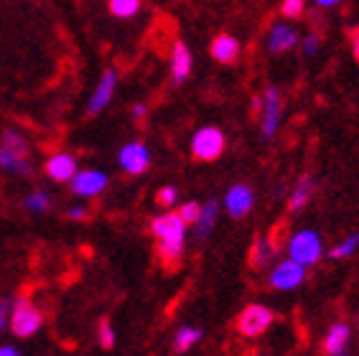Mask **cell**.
<instances>
[{
	"label": "cell",
	"instance_id": "cell-1",
	"mask_svg": "<svg viewBox=\"0 0 359 356\" xmlns=\"http://www.w3.org/2000/svg\"><path fill=\"white\" fill-rule=\"evenodd\" d=\"M187 221L181 219L179 212H166L158 214L151 221V232L156 237V249L158 257L166 265H176L181 260V254L187 249Z\"/></svg>",
	"mask_w": 359,
	"mask_h": 356
},
{
	"label": "cell",
	"instance_id": "cell-2",
	"mask_svg": "<svg viewBox=\"0 0 359 356\" xmlns=\"http://www.w3.org/2000/svg\"><path fill=\"white\" fill-rule=\"evenodd\" d=\"M288 257L301 262L304 267H313L321 257H324V242L316 229H301L288 240Z\"/></svg>",
	"mask_w": 359,
	"mask_h": 356
},
{
	"label": "cell",
	"instance_id": "cell-3",
	"mask_svg": "<svg viewBox=\"0 0 359 356\" xmlns=\"http://www.w3.org/2000/svg\"><path fill=\"white\" fill-rule=\"evenodd\" d=\"M273 321H276V313L268 306H263V303H250V306H245L240 310L235 326H237V334L245 336V338H257V336H263L273 326Z\"/></svg>",
	"mask_w": 359,
	"mask_h": 356
},
{
	"label": "cell",
	"instance_id": "cell-4",
	"mask_svg": "<svg viewBox=\"0 0 359 356\" xmlns=\"http://www.w3.org/2000/svg\"><path fill=\"white\" fill-rule=\"evenodd\" d=\"M227 148V137L219 128L215 125H207V128H201V130L194 132L191 137V156L201 163H212L217 158L224 153Z\"/></svg>",
	"mask_w": 359,
	"mask_h": 356
},
{
	"label": "cell",
	"instance_id": "cell-5",
	"mask_svg": "<svg viewBox=\"0 0 359 356\" xmlns=\"http://www.w3.org/2000/svg\"><path fill=\"white\" fill-rule=\"evenodd\" d=\"M306 270L309 267H304L301 262L290 260V257H285V260H278L276 267L270 270L268 275V285L273 290H278V293H290V290H298L301 285L306 282Z\"/></svg>",
	"mask_w": 359,
	"mask_h": 356
},
{
	"label": "cell",
	"instance_id": "cell-6",
	"mask_svg": "<svg viewBox=\"0 0 359 356\" xmlns=\"http://www.w3.org/2000/svg\"><path fill=\"white\" fill-rule=\"evenodd\" d=\"M43 326V313L36 308L34 303L28 301H15L13 306V313H11V323H8V329L15 338H31L41 331Z\"/></svg>",
	"mask_w": 359,
	"mask_h": 356
},
{
	"label": "cell",
	"instance_id": "cell-7",
	"mask_svg": "<svg viewBox=\"0 0 359 356\" xmlns=\"http://www.w3.org/2000/svg\"><path fill=\"white\" fill-rule=\"evenodd\" d=\"M283 112H285L283 95L278 92V87H268L263 92V104H260V132H263L265 140H273L278 135Z\"/></svg>",
	"mask_w": 359,
	"mask_h": 356
},
{
	"label": "cell",
	"instance_id": "cell-8",
	"mask_svg": "<svg viewBox=\"0 0 359 356\" xmlns=\"http://www.w3.org/2000/svg\"><path fill=\"white\" fill-rule=\"evenodd\" d=\"M118 163L125 173L130 176H140L151 168V148L140 140H133V143H125L118 153Z\"/></svg>",
	"mask_w": 359,
	"mask_h": 356
},
{
	"label": "cell",
	"instance_id": "cell-9",
	"mask_svg": "<svg viewBox=\"0 0 359 356\" xmlns=\"http://www.w3.org/2000/svg\"><path fill=\"white\" fill-rule=\"evenodd\" d=\"M110 178L104 171H97V168H84V171H76V176L69 181L72 193L79 196V199H95L107 189Z\"/></svg>",
	"mask_w": 359,
	"mask_h": 356
},
{
	"label": "cell",
	"instance_id": "cell-10",
	"mask_svg": "<svg viewBox=\"0 0 359 356\" xmlns=\"http://www.w3.org/2000/svg\"><path fill=\"white\" fill-rule=\"evenodd\" d=\"M252 206H255V191L248 184L229 186L227 193H224V212L232 219H245L252 212Z\"/></svg>",
	"mask_w": 359,
	"mask_h": 356
},
{
	"label": "cell",
	"instance_id": "cell-11",
	"mask_svg": "<svg viewBox=\"0 0 359 356\" xmlns=\"http://www.w3.org/2000/svg\"><path fill=\"white\" fill-rule=\"evenodd\" d=\"M115 87H118V71H115V69H104L95 92H92L90 102H87V112H90V115H100V112L112 102Z\"/></svg>",
	"mask_w": 359,
	"mask_h": 356
},
{
	"label": "cell",
	"instance_id": "cell-12",
	"mask_svg": "<svg viewBox=\"0 0 359 356\" xmlns=\"http://www.w3.org/2000/svg\"><path fill=\"white\" fill-rule=\"evenodd\" d=\"M43 171H46V176L51 178V181H56V184H69L72 178L76 176V171H79V163H76V158L72 156V153L59 151L46 158Z\"/></svg>",
	"mask_w": 359,
	"mask_h": 356
},
{
	"label": "cell",
	"instance_id": "cell-13",
	"mask_svg": "<svg viewBox=\"0 0 359 356\" xmlns=\"http://www.w3.org/2000/svg\"><path fill=\"white\" fill-rule=\"evenodd\" d=\"M265 46H268L270 54H288L290 48L298 46V34L296 28L288 26V23H273L268 31V39H265Z\"/></svg>",
	"mask_w": 359,
	"mask_h": 356
},
{
	"label": "cell",
	"instance_id": "cell-14",
	"mask_svg": "<svg viewBox=\"0 0 359 356\" xmlns=\"http://www.w3.org/2000/svg\"><path fill=\"white\" fill-rule=\"evenodd\" d=\"M209 51H212V59H215V62L224 64V67H232V64H237V59H240L242 46L232 34H219V36H215Z\"/></svg>",
	"mask_w": 359,
	"mask_h": 356
},
{
	"label": "cell",
	"instance_id": "cell-15",
	"mask_svg": "<svg viewBox=\"0 0 359 356\" xmlns=\"http://www.w3.org/2000/svg\"><path fill=\"white\" fill-rule=\"evenodd\" d=\"M217 219H219V201L217 199H207L201 204L199 219L194 221V240L196 242H207L209 234L215 232Z\"/></svg>",
	"mask_w": 359,
	"mask_h": 356
},
{
	"label": "cell",
	"instance_id": "cell-16",
	"mask_svg": "<svg viewBox=\"0 0 359 356\" xmlns=\"http://www.w3.org/2000/svg\"><path fill=\"white\" fill-rule=\"evenodd\" d=\"M349 338H352V329L346 323H332L329 331L324 336V351L326 356H341L346 354V346H349Z\"/></svg>",
	"mask_w": 359,
	"mask_h": 356
},
{
	"label": "cell",
	"instance_id": "cell-17",
	"mask_svg": "<svg viewBox=\"0 0 359 356\" xmlns=\"http://www.w3.org/2000/svg\"><path fill=\"white\" fill-rule=\"evenodd\" d=\"M191 67H194V56H191V51H189V46L184 41H176L173 43V51H171V79H173V84L187 82L189 74H191Z\"/></svg>",
	"mask_w": 359,
	"mask_h": 356
},
{
	"label": "cell",
	"instance_id": "cell-18",
	"mask_svg": "<svg viewBox=\"0 0 359 356\" xmlns=\"http://www.w3.org/2000/svg\"><path fill=\"white\" fill-rule=\"evenodd\" d=\"M0 171L6 173H18V176H31V160H28V153L13 151L8 145H0Z\"/></svg>",
	"mask_w": 359,
	"mask_h": 356
},
{
	"label": "cell",
	"instance_id": "cell-19",
	"mask_svg": "<svg viewBox=\"0 0 359 356\" xmlns=\"http://www.w3.org/2000/svg\"><path fill=\"white\" fill-rule=\"evenodd\" d=\"M313 178L306 173V176H301L296 181V186H293V191H290V196H288V212L290 214H296V212H301L309 201H311V196H313Z\"/></svg>",
	"mask_w": 359,
	"mask_h": 356
},
{
	"label": "cell",
	"instance_id": "cell-20",
	"mask_svg": "<svg viewBox=\"0 0 359 356\" xmlns=\"http://www.w3.org/2000/svg\"><path fill=\"white\" fill-rule=\"evenodd\" d=\"M201 338H204V331H201L199 326L184 323V326L173 334V351H176V354H187V351H191Z\"/></svg>",
	"mask_w": 359,
	"mask_h": 356
},
{
	"label": "cell",
	"instance_id": "cell-21",
	"mask_svg": "<svg viewBox=\"0 0 359 356\" xmlns=\"http://www.w3.org/2000/svg\"><path fill=\"white\" fill-rule=\"evenodd\" d=\"M276 257V245L270 237H257L252 242V249H250V265L255 270H265L270 265V260Z\"/></svg>",
	"mask_w": 359,
	"mask_h": 356
},
{
	"label": "cell",
	"instance_id": "cell-22",
	"mask_svg": "<svg viewBox=\"0 0 359 356\" xmlns=\"http://www.w3.org/2000/svg\"><path fill=\"white\" fill-rule=\"evenodd\" d=\"M107 8H110V13L115 18H135L140 13V8L143 3L140 0H107Z\"/></svg>",
	"mask_w": 359,
	"mask_h": 356
},
{
	"label": "cell",
	"instance_id": "cell-23",
	"mask_svg": "<svg viewBox=\"0 0 359 356\" xmlns=\"http://www.w3.org/2000/svg\"><path fill=\"white\" fill-rule=\"evenodd\" d=\"M23 209L31 214H46L48 209H51V196H48L46 191H41V189H39V191H31L26 199H23Z\"/></svg>",
	"mask_w": 359,
	"mask_h": 356
},
{
	"label": "cell",
	"instance_id": "cell-24",
	"mask_svg": "<svg viewBox=\"0 0 359 356\" xmlns=\"http://www.w3.org/2000/svg\"><path fill=\"white\" fill-rule=\"evenodd\" d=\"M357 249H359V234H349V237H344L339 245H334L332 249H329V257H332V260H346V257H352Z\"/></svg>",
	"mask_w": 359,
	"mask_h": 356
},
{
	"label": "cell",
	"instance_id": "cell-25",
	"mask_svg": "<svg viewBox=\"0 0 359 356\" xmlns=\"http://www.w3.org/2000/svg\"><path fill=\"white\" fill-rule=\"evenodd\" d=\"M306 13V0H280V15L285 21H296Z\"/></svg>",
	"mask_w": 359,
	"mask_h": 356
},
{
	"label": "cell",
	"instance_id": "cell-26",
	"mask_svg": "<svg viewBox=\"0 0 359 356\" xmlns=\"http://www.w3.org/2000/svg\"><path fill=\"white\" fill-rule=\"evenodd\" d=\"M0 145H8V148H13V151L28 153V140L18 130H11V128L3 130V135H0Z\"/></svg>",
	"mask_w": 359,
	"mask_h": 356
},
{
	"label": "cell",
	"instance_id": "cell-27",
	"mask_svg": "<svg viewBox=\"0 0 359 356\" xmlns=\"http://www.w3.org/2000/svg\"><path fill=\"white\" fill-rule=\"evenodd\" d=\"M97 341L102 349H112L115 346V329L110 326V321H100L97 326Z\"/></svg>",
	"mask_w": 359,
	"mask_h": 356
},
{
	"label": "cell",
	"instance_id": "cell-28",
	"mask_svg": "<svg viewBox=\"0 0 359 356\" xmlns=\"http://www.w3.org/2000/svg\"><path fill=\"white\" fill-rule=\"evenodd\" d=\"M156 201H158L163 209L176 206V201H179V191H176V186H163V189L156 193Z\"/></svg>",
	"mask_w": 359,
	"mask_h": 356
},
{
	"label": "cell",
	"instance_id": "cell-29",
	"mask_svg": "<svg viewBox=\"0 0 359 356\" xmlns=\"http://www.w3.org/2000/svg\"><path fill=\"white\" fill-rule=\"evenodd\" d=\"M199 212H201V204H199V201H187V204H181L179 217H181L184 221H187L189 226H191L194 221L199 219Z\"/></svg>",
	"mask_w": 359,
	"mask_h": 356
},
{
	"label": "cell",
	"instance_id": "cell-30",
	"mask_svg": "<svg viewBox=\"0 0 359 356\" xmlns=\"http://www.w3.org/2000/svg\"><path fill=\"white\" fill-rule=\"evenodd\" d=\"M13 301H8V298H0V331L8 329V323H11V313H13Z\"/></svg>",
	"mask_w": 359,
	"mask_h": 356
},
{
	"label": "cell",
	"instance_id": "cell-31",
	"mask_svg": "<svg viewBox=\"0 0 359 356\" xmlns=\"http://www.w3.org/2000/svg\"><path fill=\"white\" fill-rule=\"evenodd\" d=\"M318 43H321V36H318L316 31H311L309 36H304V46L301 48H304L306 56H313L318 51Z\"/></svg>",
	"mask_w": 359,
	"mask_h": 356
},
{
	"label": "cell",
	"instance_id": "cell-32",
	"mask_svg": "<svg viewBox=\"0 0 359 356\" xmlns=\"http://www.w3.org/2000/svg\"><path fill=\"white\" fill-rule=\"evenodd\" d=\"M67 217H69L72 221H82V219H87V209H84V206H72L69 212H67Z\"/></svg>",
	"mask_w": 359,
	"mask_h": 356
},
{
	"label": "cell",
	"instance_id": "cell-33",
	"mask_svg": "<svg viewBox=\"0 0 359 356\" xmlns=\"http://www.w3.org/2000/svg\"><path fill=\"white\" fill-rule=\"evenodd\" d=\"M145 112H148V107H145L143 102L133 104V120H143V117H145Z\"/></svg>",
	"mask_w": 359,
	"mask_h": 356
},
{
	"label": "cell",
	"instance_id": "cell-34",
	"mask_svg": "<svg viewBox=\"0 0 359 356\" xmlns=\"http://www.w3.org/2000/svg\"><path fill=\"white\" fill-rule=\"evenodd\" d=\"M352 54H354V59L359 62V28L352 34Z\"/></svg>",
	"mask_w": 359,
	"mask_h": 356
},
{
	"label": "cell",
	"instance_id": "cell-35",
	"mask_svg": "<svg viewBox=\"0 0 359 356\" xmlns=\"http://www.w3.org/2000/svg\"><path fill=\"white\" fill-rule=\"evenodd\" d=\"M0 356H23L15 346H0Z\"/></svg>",
	"mask_w": 359,
	"mask_h": 356
},
{
	"label": "cell",
	"instance_id": "cell-36",
	"mask_svg": "<svg viewBox=\"0 0 359 356\" xmlns=\"http://www.w3.org/2000/svg\"><path fill=\"white\" fill-rule=\"evenodd\" d=\"M313 3H316L318 8H334V6H339L341 0H313Z\"/></svg>",
	"mask_w": 359,
	"mask_h": 356
},
{
	"label": "cell",
	"instance_id": "cell-37",
	"mask_svg": "<svg viewBox=\"0 0 359 356\" xmlns=\"http://www.w3.org/2000/svg\"><path fill=\"white\" fill-rule=\"evenodd\" d=\"M341 356H346V354H341Z\"/></svg>",
	"mask_w": 359,
	"mask_h": 356
}]
</instances>
